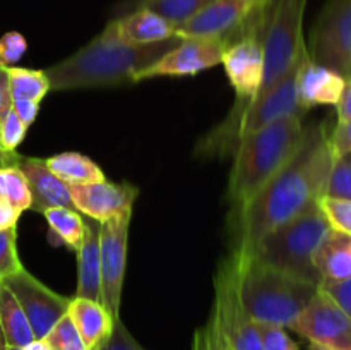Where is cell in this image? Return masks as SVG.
<instances>
[{"instance_id": "5bb4252c", "label": "cell", "mask_w": 351, "mask_h": 350, "mask_svg": "<svg viewBox=\"0 0 351 350\" xmlns=\"http://www.w3.org/2000/svg\"><path fill=\"white\" fill-rule=\"evenodd\" d=\"M139 189L127 182H95L71 185L72 205L81 215L101 223L134 208Z\"/></svg>"}, {"instance_id": "2e32d148", "label": "cell", "mask_w": 351, "mask_h": 350, "mask_svg": "<svg viewBox=\"0 0 351 350\" xmlns=\"http://www.w3.org/2000/svg\"><path fill=\"white\" fill-rule=\"evenodd\" d=\"M17 167L26 177L31 191V209L43 215L50 208H74L71 185L57 177L45 160L33 156H21ZM75 209V208H74Z\"/></svg>"}, {"instance_id": "4316f807", "label": "cell", "mask_w": 351, "mask_h": 350, "mask_svg": "<svg viewBox=\"0 0 351 350\" xmlns=\"http://www.w3.org/2000/svg\"><path fill=\"white\" fill-rule=\"evenodd\" d=\"M41 340H45L51 350H86L84 342H82L69 312L64 318L58 319L53 328L48 331V335Z\"/></svg>"}, {"instance_id": "8fae6325", "label": "cell", "mask_w": 351, "mask_h": 350, "mask_svg": "<svg viewBox=\"0 0 351 350\" xmlns=\"http://www.w3.org/2000/svg\"><path fill=\"white\" fill-rule=\"evenodd\" d=\"M308 343L351 350V318L319 285L307 307L288 326Z\"/></svg>"}, {"instance_id": "9a60e30c", "label": "cell", "mask_w": 351, "mask_h": 350, "mask_svg": "<svg viewBox=\"0 0 351 350\" xmlns=\"http://www.w3.org/2000/svg\"><path fill=\"white\" fill-rule=\"evenodd\" d=\"M101 34L117 43L151 45L177 38V30L153 10L134 9L110 21Z\"/></svg>"}, {"instance_id": "ee69618b", "label": "cell", "mask_w": 351, "mask_h": 350, "mask_svg": "<svg viewBox=\"0 0 351 350\" xmlns=\"http://www.w3.org/2000/svg\"><path fill=\"white\" fill-rule=\"evenodd\" d=\"M308 349L311 350H335V349H331V347L319 345V343H308Z\"/></svg>"}, {"instance_id": "7402d4cb", "label": "cell", "mask_w": 351, "mask_h": 350, "mask_svg": "<svg viewBox=\"0 0 351 350\" xmlns=\"http://www.w3.org/2000/svg\"><path fill=\"white\" fill-rule=\"evenodd\" d=\"M0 326L9 345L27 347L34 342L33 329L12 292L0 283Z\"/></svg>"}, {"instance_id": "e575fe53", "label": "cell", "mask_w": 351, "mask_h": 350, "mask_svg": "<svg viewBox=\"0 0 351 350\" xmlns=\"http://www.w3.org/2000/svg\"><path fill=\"white\" fill-rule=\"evenodd\" d=\"M101 350H146L127 329V326L123 325L122 318L117 319L115 326H113L112 336H110L108 343L103 347Z\"/></svg>"}, {"instance_id": "e0dca14e", "label": "cell", "mask_w": 351, "mask_h": 350, "mask_svg": "<svg viewBox=\"0 0 351 350\" xmlns=\"http://www.w3.org/2000/svg\"><path fill=\"white\" fill-rule=\"evenodd\" d=\"M345 86L346 79L343 75L312 62L311 55L298 74V96L307 112L317 105H338Z\"/></svg>"}, {"instance_id": "4dcf8cb0", "label": "cell", "mask_w": 351, "mask_h": 350, "mask_svg": "<svg viewBox=\"0 0 351 350\" xmlns=\"http://www.w3.org/2000/svg\"><path fill=\"white\" fill-rule=\"evenodd\" d=\"M26 132L27 126L17 117L14 108H10L9 113L3 117L2 124H0V146L5 151L14 153V151H17L19 144L24 141Z\"/></svg>"}, {"instance_id": "b9f144b4", "label": "cell", "mask_w": 351, "mask_h": 350, "mask_svg": "<svg viewBox=\"0 0 351 350\" xmlns=\"http://www.w3.org/2000/svg\"><path fill=\"white\" fill-rule=\"evenodd\" d=\"M21 154L17 151L10 153V151H5L2 146H0V168H7V167H17L19 163Z\"/></svg>"}, {"instance_id": "7bdbcfd3", "label": "cell", "mask_w": 351, "mask_h": 350, "mask_svg": "<svg viewBox=\"0 0 351 350\" xmlns=\"http://www.w3.org/2000/svg\"><path fill=\"white\" fill-rule=\"evenodd\" d=\"M24 350H51V349L48 347V343L45 342V340H34V342H31L29 345L24 347Z\"/></svg>"}, {"instance_id": "4fadbf2b", "label": "cell", "mask_w": 351, "mask_h": 350, "mask_svg": "<svg viewBox=\"0 0 351 350\" xmlns=\"http://www.w3.org/2000/svg\"><path fill=\"white\" fill-rule=\"evenodd\" d=\"M225 48V41L221 40L184 38L171 50H168L163 57L153 62L149 67L137 72L134 82L143 81V79L160 78V75H175V78L195 75L199 72L208 71V69L221 64Z\"/></svg>"}, {"instance_id": "3957f363", "label": "cell", "mask_w": 351, "mask_h": 350, "mask_svg": "<svg viewBox=\"0 0 351 350\" xmlns=\"http://www.w3.org/2000/svg\"><path fill=\"white\" fill-rule=\"evenodd\" d=\"M305 136L304 117H281L242 137L228 182L233 220L297 153Z\"/></svg>"}, {"instance_id": "277c9868", "label": "cell", "mask_w": 351, "mask_h": 350, "mask_svg": "<svg viewBox=\"0 0 351 350\" xmlns=\"http://www.w3.org/2000/svg\"><path fill=\"white\" fill-rule=\"evenodd\" d=\"M317 288L319 283L278 270L257 257L240 256V297L254 321L288 328Z\"/></svg>"}, {"instance_id": "60d3db41", "label": "cell", "mask_w": 351, "mask_h": 350, "mask_svg": "<svg viewBox=\"0 0 351 350\" xmlns=\"http://www.w3.org/2000/svg\"><path fill=\"white\" fill-rule=\"evenodd\" d=\"M21 213L17 209H14L12 206L7 205V202L0 201V230L10 229V226H16L19 222Z\"/></svg>"}, {"instance_id": "cb8c5ba5", "label": "cell", "mask_w": 351, "mask_h": 350, "mask_svg": "<svg viewBox=\"0 0 351 350\" xmlns=\"http://www.w3.org/2000/svg\"><path fill=\"white\" fill-rule=\"evenodd\" d=\"M211 2H215V0H136V2L130 3L132 7L129 10H153L154 14L168 21L175 30H178ZM129 10H125V12H129Z\"/></svg>"}, {"instance_id": "1f68e13d", "label": "cell", "mask_w": 351, "mask_h": 350, "mask_svg": "<svg viewBox=\"0 0 351 350\" xmlns=\"http://www.w3.org/2000/svg\"><path fill=\"white\" fill-rule=\"evenodd\" d=\"M27 51V41L17 31L0 36V67H12Z\"/></svg>"}, {"instance_id": "f1b7e54d", "label": "cell", "mask_w": 351, "mask_h": 350, "mask_svg": "<svg viewBox=\"0 0 351 350\" xmlns=\"http://www.w3.org/2000/svg\"><path fill=\"white\" fill-rule=\"evenodd\" d=\"M21 268L24 266L17 253V229L10 226L0 230V281L17 273Z\"/></svg>"}, {"instance_id": "8d00e7d4", "label": "cell", "mask_w": 351, "mask_h": 350, "mask_svg": "<svg viewBox=\"0 0 351 350\" xmlns=\"http://www.w3.org/2000/svg\"><path fill=\"white\" fill-rule=\"evenodd\" d=\"M321 288L351 318V278L338 283H321Z\"/></svg>"}, {"instance_id": "bcb514c9", "label": "cell", "mask_w": 351, "mask_h": 350, "mask_svg": "<svg viewBox=\"0 0 351 350\" xmlns=\"http://www.w3.org/2000/svg\"><path fill=\"white\" fill-rule=\"evenodd\" d=\"M343 158H346V160L351 161V153H350V154H346V156H343Z\"/></svg>"}, {"instance_id": "8992f818", "label": "cell", "mask_w": 351, "mask_h": 350, "mask_svg": "<svg viewBox=\"0 0 351 350\" xmlns=\"http://www.w3.org/2000/svg\"><path fill=\"white\" fill-rule=\"evenodd\" d=\"M211 318L230 350H263L257 323L240 297V256L232 250L215 275V302Z\"/></svg>"}, {"instance_id": "ac0fdd59", "label": "cell", "mask_w": 351, "mask_h": 350, "mask_svg": "<svg viewBox=\"0 0 351 350\" xmlns=\"http://www.w3.org/2000/svg\"><path fill=\"white\" fill-rule=\"evenodd\" d=\"M69 316L74 321L86 350H101L108 343L115 319L101 302L74 297L69 305Z\"/></svg>"}, {"instance_id": "484cf974", "label": "cell", "mask_w": 351, "mask_h": 350, "mask_svg": "<svg viewBox=\"0 0 351 350\" xmlns=\"http://www.w3.org/2000/svg\"><path fill=\"white\" fill-rule=\"evenodd\" d=\"M0 201L19 213L31 209V191L19 167L0 168Z\"/></svg>"}, {"instance_id": "f35d334b", "label": "cell", "mask_w": 351, "mask_h": 350, "mask_svg": "<svg viewBox=\"0 0 351 350\" xmlns=\"http://www.w3.org/2000/svg\"><path fill=\"white\" fill-rule=\"evenodd\" d=\"M12 93H10L9 86V75H7L5 67H0V124H2L3 117L9 113V110L12 108Z\"/></svg>"}, {"instance_id": "52a82bcc", "label": "cell", "mask_w": 351, "mask_h": 350, "mask_svg": "<svg viewBox=\"0 0 351 350\" xmlns=\"http://www.w3.org/2000/svg\"><path fill=\"white\" fill-rule=\"evenodd\" d=\"M311 60L351 79V0H328L314 24Z\"/></svg>"}, {"instance_id": "f6af8a7d", "label": "cell", "mask_w": 351, "mask_h": 350, "mask_svg": "<svg viewBox=\"0 0 351 350\" xmlns=\"http://www.w3.org/2000/svg\"><path fill=\"white\" fill-rule=\"evenodd\" d=\"M5 350H24L23 347H16V345H7Z\"/></svg>"}, {"instance_id": "74e56055", "label": "cell", "mask_w": 351, "mask_h": 350, "mask_svg": "<svg viewBox=\"0 0 351 350\" xmlns=\"http://www.w3.org/2000/svg\"><path fill=\"white\" fill-rule=\"evenodd\" d=\"M12 108L17 113V117L29 127L36 120L38 112H40V103L31 102V100H14Z\"/></svg>"}, {"instance_id": "d6986e66", "label": "cell", "mask_w": 351, "mask_h": 350, "mask_svg": "<svg viewBox=\"0 0 351 350\" xmlns=\"http://www.w3.org/2000/svg\"><path fill=\"white\" fill-rule=\"evenodd\" d=\"M75 297L101 302V259H99V223L86 220L84 239L77 250V290Z\"/></svg>"}, {"instance_id": "ffe728a7", "label": "cell", "mask_w": 351, "mask_h": 350, "mask_svg": "<svg viewBox=\"0 0 351 350\" xmlns=\"http://www.w3.org/2000/svg\"><path fill=\"white\" fill-rule=\"evenodd\" d=\"M321 283H338L351 278V235L329 230L314 256Z\"/></svg>"}, {"instance_id": "603a6c76", "label": "cell", "mask_w": 351, "mask_h": 350, "mask_svg": "<svg viewBox=\"0 0 351 350\" xmlns=\"http://www.w3.org/2000/svg\"><path fill=\"white\" fill-rule=\"evenodd\" d=\"M50 229V240L77 253L84 239L86 220L74 208H50L43 213Z\"/></svg>"}, {"instance_id": "7a4b0ae2", "label": "cell", "mask_w": 351, "mask_h": 350, "mask_svg": "<svg viewBox=\"0 0 351 350\" xmlns=\"http://www.w3.org/2000/svg\"><path fill=\"white\" fill-rule=\"evenodd\" d=\"M178 41L180 38L151 45H123L99 33L71 57L45 69V74L50 91L130 84L137 72L149 67Z\"/></svg>"}, {"instance_id": "5b68a950", "label": "cell", "mask_w": 351, "mask_h": 350, "mask_svg": "<svg viewBox=\"0 0 351 350\" xmlns=\"http://www.w3.org/2000/svg\"><path fill=\"white\" fill-rule=\"evenodd\" d=\"M329 230L331 226L319 208V202H315L297 218L273 230L245 256H254L278 270L321 285L314 256Z\"/></svg>"}, {"instance_id": "836d02e7", "label": "cell", "mask_w": 351, "mask_h": 350, "mask_svg": "<svg viewBox=\"0 0 351 350\" xmlns=\"http://www.w3.org/2000/svg\"><path fill=\"white\" fill-rule=\"evenodd\" d=\"M192 350H230V347L226 345L221 331H219L211 316H209L208 323L204 326L195 329Z\"/></svg>"}, {"instance_id": "6da1fadb", "label": "cell", "mask_w": 351, "mask_h": 350, "mask_svg": "<svg viewBox=\"0 0 351 350\" xmlns=\"http://www.w3.org/2000/svg\"><path fill=\"white\" fill-rule=\"evenodd\" d=\"M332 163L326 124L305 127L297 153L235 220L233 250L245 256L273 230L314 206L324 196Z\"/></svg>"}, {"instance_id": "44dd1931", "label": "cell", "mask_w": 351, "mask_h": 350, "mask_svg": "<svg viewBox=\"0 0 351 350\" xmlns=\"http://www.w3.org/2000/svg\"><path fill=\"white\" fill-rule=\"evenodd\" d=\"M47 167L67 185H84L105 180L101 168L81 153H58L45 160Z\"/></svg>"}, {"instance_id": "9c48e42d", "label": "cell", "mask_w": 351, "mask_h": 350, "mask_svg": "<svg viewBox=\"0 0 351 350\" xmlns=\"http://www.w3.org/2000/svg\"><path fill=\"white\" fill-rule=\"evenodd\" d=\"M0 283L5 285L19 302L36 340L45 338L55 323L69 312L72 299L51 290L26 268H21L17 273L3 278Z\"/></svg>"}, {"instance_id": "d4e9b609", "label": "cell", "mask_w": 351, "mask_h": 350, "mask_svg": "<svg viewBox=\"0 0 351 350\" xmlns=\"http://www.w3.org/2000/svg\"><path fill=\"white\" fill-rule=\"evenodd\" d=\"M9 75L10 93L14 100H31V102L41 103V100L50 93V82H48L45 71L26 67H5Z\"/></svg>"}, {"instance_id": "ba28073f", "label": "cell", "mask_w": 351, "mask_h": 350, "mask_svg": "<svg viewBox=\"0 0 351 350\" xmlns=\"http://www.w3.org/2000/svg\"><path fill=\"white\" fill-rule=\"evenodd\" d=\"M130 220H132V209L99 223L103 305L115 321L120 319V305H122Z\"/></svg>"}, {"instance_id": "d6a6232c", "label": "cell", "mask_w": 351, "mask_h": 350, "mask_svg": "<svg viewBox=\"0 0 351 350\" xmlns=\"http://www.w3.org/2000/svg\"><path fill=\"white\" fill-rule=\"evenodd\" d=\"M257 328L261 333L263 350H298L297 342L291 340V336L288 335L283 326L257 323Z\"/></svg>"}, {"instance_id": "7c38bea8", "label": "cell", "mask_w": 351, "mask_h": 350, "mask_svg": "<svg viewBox=\"0 0 351 350\" xmlns=\"http://www.w3.org/2000/svg\"><path fill=\"white\" fill-rule=\"evenodd\" d=\"M273 0H215L177 30V38H211L225 45L235 40L250 16Z\"/></svg>"}, {"instance_id": "30bf717a", "label": "cell", "mask_w": 351, "mask_h": 350, "mask_svg": "<svg viewBox=\"0 0 351 350\" xmlns=\"http://www.w3.org/2000/svg\"><path fill=\"white\" fill-rule=\"evenodd\" d=\"M307 58L308 50L305 47L297 60L293 62V65L288 69L287 74L274 84V88L243 113L237 126L235 150L242 137L250 132H256L257 129L281 119V117H305L307 110L304 108L300 96H298V74Z\"/></svg>"}, {"instance_id": "d590c367", "label": "cell", "mask_w": 351, "mask_h": 350, "mask_svg": "<svg viewBox=\"0 0 351 350\" xmlns=\"http://www.w3.org/2000/svg\"><path fill=\"white\" fill-rule=\"evenodd\" d=\"M329 144L335 160L346 156L351 153V122L336 124L332 130H329Z\"/></svg>"}, {"instance_id": "ab89813d", "label": "cell", "mask_w": 351, "mask_h": 350, "mask_svg": "<svg viewBox=\"0 0 351 350\" xmlns=\"http://www.w3.org/2000/svg\"><path fill=\"white\" fill-rule=\"evenodd\" d=\"M336 112H338V122H351V79L346 81L345 91H343L341 98H339L338 105H336Z\"/></svg>"}, {"instance_id": "83f0119b", "label": "cell", "mask_w": 351, "mask_h": 350, "mask_svg": "<svg viewBox=\"0 0 351 350\" xmlns=\"http://www.w3.org/2000/svg\"><path fill=\"white\" fill-rule=\"evenodd\" d=\"M317 202L332 230L351 235V201L322 196Z\"/></svg>"}, {"instance_id": "f546056e", "label": "cell", "mask_w": 351, "mask_h": 350, "mask_svg": "<svg viewBox=\"0 0 351 350\" xmlns=\"http://www.w3.org/2000/svg\"><path fill=\"white\" fill-rule=\"evenodd\" d=\"M324 196L351 201V161L346 158H338L332 163Z\"/></svg>"}]
</instances>
